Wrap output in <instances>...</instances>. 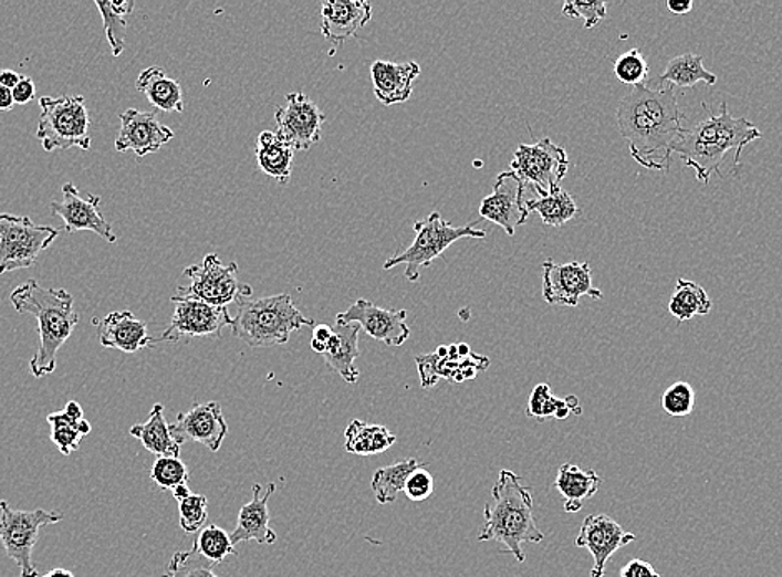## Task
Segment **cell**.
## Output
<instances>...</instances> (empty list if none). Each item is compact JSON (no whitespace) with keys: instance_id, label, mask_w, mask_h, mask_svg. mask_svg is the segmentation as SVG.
Instances as JSON below:
<instances>
[{"instance_id":"cell-1","label":"cell","mask_w":782,"mask_h":577,"mask_svg":"<svg viewBox=\"0 0 782 577\" xmlns=\"http://www.w3.org/2000/svg\"><path fill=\"white\" fill-rule=\"evenodd\" d=\"M618 127L636 164L668 171L686 128L675 88L638 85L618 105Z\"/></svg>"},{"instance_id":"cell-2","label":"cell","mask_w":782,"mask_h":577,"mask_svg":"<svg viewBox=\"0 0 782 577\" xmlns=\"http://www.w3.org/2000/svg\"><path fill=\"white\" fill-rule=\"evenodd\" d=\"M706 107V105H705ZM709 112L708 120L699 122L695 128H686L685 134L675 145L685 167L696 171V178L708 185L712 175L721 174L726 154L734 150V164L739 165L742 148L762 137L761 130L748 118L732 117L728 104L722 102L718 115Z\"/></svg>"},{"instance_id":"cell-3","label":"cell","mask_w":782,"mask_h":577,"mask_svg":"<svg viewBox=\"0 0 782 577\" xmlns=\"http://www.w3.org/2000/svg\"><path fill=\"white\" fill-rule=\"evenodd\" d=\"M11 303L22 315H32L38 319L41 345L31 359L32 375L35 378L52 375L58 369L59 349L79 325L74 296L67 290L45 288L35 280H28L11 293Z\"/></svg>"},{"instance_id":"cell-4","label":"cell","mask_w":782,"mask_h":577,"mask_svg":"<svg viewBox=\"0 0 782 577\" xmlns=\"http://www.w3.org/2000/svg\"><path fill=\"white\" fill-rule=\"evenodd\" d=\"M484 524L478 541H497L518 563L526 560L524 544H540L544 534L533 516V494L510 470H501L484 506Z\"/></svg>"},{"instance_id":"cell-5","label":"cell","mask_w":782,"mask_h":577,"mask_svg":"<svg viewBox=\"0 0 782 577\" xmlns=\"http://www.w3.org/2000/svg\"><path fill=\"white\" fill-rule=\"evenodd\" d=\"M237 305L233 335L252 348L285 345L293 332L315 325L286 293L259 300L243 298Z\"/></svg>"},{"instance_id":"cell-6","label":"cell","mask_w":782,"mask_h":577,"mask_svg":"<svg viewBox=\"0 0 782 577\" xmlns=\"http://www.w3.org/2000/svg\"><path fill=\"white\" fill-rule=\"evenodd\" d=\"M477 225L478 222L455 227L447 222L441 213L434 212L427 219L415 222L414 229L417 237H415L414 243L405 252L386 260L383 269L392 270L395 266H405V279L411 283L418 282L421 270L428 269L434 260L444 255L458 240L484 239L487 232L478 230Z\"/></svg>"},{"instance_id":"cell-7","label":"cell","mask_w":782,"mask_h":577,"mask_svg":"<svg viewBox=\"0 0 782 577\" xmlns=\"http://www.w3.org/2000/svg\"><path fill=\"white\" fill-rule=\"evenodd\" d=\"M39 104L42 114L39 117L38 138L45 151L91 148V115L82 95L42 97Z\"/></svg>"},{"instance_id":"cell-8","label":"cell","mask_w":782,"mask_h":577,"mask_svg":"<svg viewBox=\"0 0 782 577\" xmlns=\"http://www.w3.org/2000/svg\"><path fill=\"white\" fill-rule=\"evenodd\" d=\"M184 279L188 280V285L178 286L171 302L199 300L213 306H229L252 296V288L240 283L237 263L223 265L216 253L207 255L199 265L185 269Z\"/></svg>"},{"instance_id":"cell-9","label":"cell","mask_w":782,"mask_h":577,"mask_svg":"<svg viewBox=\"0 0 782 577\" xmlns=\"http://www.w3.org/2000/svg\"><path fill=\"white\" fill-rule=\"evenodd\" d=\"M64 520L59 511L14 510L8 501H0V543L9 559L21 569V577H39V569L32 560L39 534L44 526Z\"/></svg>"},{"instance_id":"cell-10","label":"cell","mask_w":782,"mask_h":577,"mask_svg":"<svg viewBox=\"0 0 782 577\" xmlns=\"http://www.w3.org/2000/svg\"><path fill=\"white\" fill-rule=\"evenodd\" d=\"M59 235L54 227L35 225L29 217L0 213V275L34 266Z\"/></svg>"},{"instance_id":"cell-11","label":"cell","mask_w":782,"mask_h":577,"mask_svg":"<svg viewBox=\"0 0 782 577\" xmlns=\"http://www.w3.org/2000/svg\"><path fill=\"white\" fill-rule=\"evenodd\" d=\"M510 167L524 188L530 187L538 197H548L560 190L570 160L563 147L550 138H541L536 144H521L514 151Z\"/></svg>"},{"instance_id":"cell-12","label":"cell","mask_w":782,"mask_h":577,"mask_svg":"<svg viewBox=\"0 0 782 577\" xmlns=\"http://www.w3.org/2000/svg\"><path fill=\"white\" fill-rule=\"evenodd\" d=\"M170 325L152 345L177 343L181 338L220 336L227 326L232 328L233 318L227 306H213L199 300H177Z\"/></svg>"},{"instance_id":"cell-13","label":"cell","mask_w":782,"mask_h":577,"mask_svg":"<svg viewBox=\"0 0 782 577\" xmlns=\"http://www.w3.org/2000/svg\"><path fill=\"white\" fill-rule=\"evenodd\" d=\"M285 101L275 111L277 135L293 150H309L322 138L325 115L303 92H292Z\"/></svg>"},{"instance_id":"cell-14","label":"cell","mask_w":782,"mask_h":577,"mask_svg":"<svg viewBox=\"0 0 782 577\" xmlns=\"http://www.w3.org/2000/svg\"><path fill=\"white\" fill-rule=\"evenodd\" d=\"M581 296L602 300V290L593 283L588 262L557 265L553 260L543 263V298L550 305L577 306Z\"/></svg>"},{"instance_id":"cell-15","label":"cell","mask_w":782,"mask_h":577,"mask_svg":"<svg viewBox=\"0 0 782 577\" xmlns=\"http://www.w3.org/2000/svg\"><path fill=\"white\" fill-rule=\"evenodd\" d=\"M170 431L180 447L184 443H200L217 453L229 434V424L223 417L222 405L207 401L178 415L170 424Z\"/></svg>"},{"instance_id":"cell-16","label":"cell","mask_w":782,"mask_h":577,"mask_svg":"<svg viewBox=\"0 0 782 577\" xmlns=\"http://www.w3.org/2000/svg\"><path fill=\"white\" fill-rule=\"evenodd\" d=\"M633 541H636V534L623 529L622 524L608 514H590L574 543L577 547L588 549L595 559L590 577H603L606 563Z\"/></svg>"},{"instance_id":"cell-17","label":"cell","mask_w":782,"mask_h":577,"mask_svg":"<svg viewBox=\"0 0 782 577\" xmlns=\"http://www.w3.org/2000/svg\"><path fill=\"white\" fill-rule=\"evenodd\" d=\"M336 322L356 323L366 335L386 346H402L410 338L405 310H385L368 300H356L346 312L336 315Z\"/></svg>"},{"instance_id":"cell-18","label":"cell","mask_w":782,"mask_h":577,"mask_svg":"<svg viewBox=\"0 0 782 577\" xmlns=\"http://www.w3.org/2000/svg\"><path fill=\"white\" fill-rule=\"evenodd\" d=\"M483 219L497 223L508 235L513 237L518 227L526 222L530 212L524 200V187L513 171H503L494 181L493 193L481 200Z\"/></svg>"},{"instance_id":"cell-19","label":"cell","mask_w":782,"mask_h":577,"mask_svg":"<svg viewBox=\"0 0 782 577\" xmlns=\"http://www.w3.org/2000/svg\"><path fill=\"white\" fill-rule=\"evenodd\" d=\"M62 197H64L62 202L51 203V210L54 216L64 220L65 232L74 233L88 230V232L97 233L105 242H117V235L112 230L111 223L98 212L101 197L88 196L87 199H84L71 181L62 185Z\"/></svg>"},{"instance_id":"cell-20","label":"cell","mask_w":782,"mask_h":577,"mask_svg":"<svg viewBox=\"0 0 782 577\" xmlns=\"http://www.w3.org/2000/svg\"><path fill=\"white\" fill-rule=\"evenodd\" d=\"M174 130L160 124L157 115L152 112L127 108L121 115V130L115 138V148L118 151H134L138 158H142L160 150L174 138Z\"/></svg>"},{"instance_id":"cell-21","label":"cell","mask_w":782,"mask_h":577,"mask_svg":"<svg viewBox=\"0 0 782 577\" xmlns=\"http://www.w3.org/2000/svg\"><path fill=\"white\" fill-rule=\"evenodd\" d=\"M417 366L421 373V385L424 388H431L441 378L453 382L475 378L478 371H483L490 366V359L475 353L463 358L458 355L457 345H441L430 355L417 356Z\"/></svg>"},{"instance_id":"cell-22","label":"cell","mask_w":782,"mask_h":577,"mask_svg":"<svg viewBox=\"0 0 782 577\" xmlns=\"http://www.w3.org/2000/svg\"><path fill=\"white\" fill-rule=\"evenodd\" d=\"M372 21L365 0H330L322 6V34L332 44H345Z\"/></svg>"},{"instance_id":"cell-23","label":"cell","mask_w":782,"mask_h":577,"mask_svg":"<svg viewBox=\"0 0 782 577\" xmlns=\"http://www.w3.org/2000/svg\"><path fill=\"white\" fill-rule=\"evenodd\" d=\"M421 69L417 62L376 61L372 64V81L375 97L383 105L405 104L410 101L414 84Z\"/></svg>"},{"instance_id":"cell-24","label":"cell","mask_w":782,"mask_h":577,"mask_svg":"<svg viewBox=\"0 0 782 577\" xmlns=\"http://www.w3.org/2000/svg\"><path fill=\"white\" fill-rule=\"evenodd\" d=\"M92 323L98 326V342L105 348L137 353L154 346V338L148 335L147 325L128 310L108 313L102 322L92 319Z\"/></svg>"},{"instance_id":"cell-25","label":"cell","mask_w":782,"mask_h":577,"mask_svg":"<svg viewBox=\"0 0 782 577\" xmlns=\"http://www.w3.org/2000/svg\"><path fill=\"white\" fill-rule=\"evenodd\" d=\"M277 486L270 483L265 493L260 484H253V497L250 503L243 504L237 520L236 529L230 534L233 546L240 543L256 541L259 544H273L277 541L275 531L270 527L269 500L275 493Z\"/></svg>"},{"instance_id":"cell-26","label":"cell","mask_w":782,"mask_h":577,"mask_svg":"<svg viewBox=\"0 0 782 577\" xmlns=\"http://www.w3.org/2000/svg\"><path fill=\"white\" fill-rule=\"evenodd\" d=\"M362 326L356 323L336 322L333 338L330 339L323 359L332 371L338 373L348 385H355L359 378L355 359L359 356L358 338Z\"/></svg>"},{"instance_id":"cell-27","label":"cell","mask_w":782,"mask_h":577,"mask_svg":"<svg viewBox=\"0 0 782 577\" xmlns=\"http://www.w3.org/2000/svg\"><path fill=\"white\" fill-rule=\"evenodd\" d=\"M602 484L603 478L595 470H583L571 463L561 464L554 480V487L563 496L566 513H577L584 501L592 500L598 493Z\"/></svg>"},{"instance_id":"cell-28","label":"cell","mask_w":782,"mask_h":577,"mask_svg":"<svg viewBox=\"0 0 782 577\" xmlns=\"http://www.w3.org/2000/svg\"><path fill=\"white\" fill-rule=\"evenodd\" d=\"M137 91L147 97L157 111L178 112L185 108L184 91L175 78L168 77L164 69L154 65L145 69L137 78Z\"/></svg>"},{"instance_id":"cell-29","label":"cell","mask_w":782,"mask_h":577,"mask_svg":"<svg viewBox=\"0 0 782 577\" xmlns=\"http://www.w3.org/2000/svg\"><path fill=\"white\" fill-rule=\"evenodd\" d=\"M131 434L140 441L148 453L157 458H180V444L175 441L170 431V423L165 420L164 405L157 403L152 408L150 417L145 423L134 424Z\"/></svg>"},{"instance_id":"cell-30","label":"cell","mask_w":782,"mask_h":577,"mask_svg":"<svg viewBox=\"0 0 782 577\" xmlns=\"http://www.w3.org/2000/svg\"><path fill=\"white\" fill-rule=\"evenodd\" d=\"M293 148L277 135L265 130L257 138V164L260 170L275 178L280 185H286L292 177Z\"/></svg>"},{"instance_id":"cell-31","label":"cell","mask_w":782,"mask_h":577,"mask_svg":"<svg viewBox=\"0 0 782 577\" xmlns=\"http://www.w3.org/2000/svg\"><path fill=\"white\" fill-rule=\"evenodd\" d=\"M397 443V437L382 424L353 420L345 431V450L358 457L385 453Z\"/></svg>"},{"instance_id":"cell-32","label":"cell","mask_w":782,"mask_h":577,"mask_svg":"<svg viewBox=\"0 0 782 577\" xmlns=\"http://www.w3.org/2000/svg\"><path fill=\"white\" fill-rule=\"evenodd\" d=\"M526 415L540 421L548 420V418L566 420L570 415H577V417L583 415V407H581L580 400L574 395L566 398H556L551 394L550 385L541 382L531 391Z\"/></svg>"},{"instance_id":"cell-33","label":"cell","mask_w":782,"mask_h":577,"mask_svg":"<svg viewBox=\"0 0 782 577\" xmlns=\"http://www.w3.org/2000/svg\"><path fill=\"white\" fill-rule=\"evenodd\" d=\"M661 84H671L672 87L689 88L702 82L706 85H716L718 77L706 71L702 57L698 54H682L669 61L666 71L659 77Z\"/></svg>"},{"instance_id":"cell-34","label":"cell","mask_w":782,"mask_h":577,"mask_svg":"<svg viewBox=\"0 0 782 577\" xmlns=\"http://www.w3.org/2000/svg\"><path fill=\"white\" fill-rule=\"evenodd\" d=\"M668 308L669 313L679 323H682L698 315H709L712 310V302L701 285L691 282V280L679 279L675 293L669 300Z\"/></svg>"},{"instance_id":"cell-35","label":"cell","mask_w":782,"mask_h":577,"mask_svg":"<svg viewBox=\"0 0 782 577\" xmlns=\"http://www.w3.org/2000/svg\"><path fill=\"white\" fill-rule=\"evenodd\" d=\"M417 468H420L415 458L392 466L379 468L372 480V490L379 504H389L397 501L398 494L404 493L408 478Z\"/></svg>"},{"instance_id":"cell-36","label":"cell","mask_w":782,"mask_h":577,"mask_svg":"<svg viewBox=\"0 0 782 577\" xmlns=\"http://www.w3.org/2000/svg\"><path fill=\"white\" fill-rule=\"evenodd\" d=\"M526 209L530 213H538L548 227H563L580 212L573 197L561 188L548 197L526 200Z\"/></svg>"},{"instance_id":"cell-37","label":"cell","mask_w":782,"mask_h":577,"mask_svg":"<svg viewBox=\"0 0 782 577\" xmlns=\"http://www.w3.org/2000/svg\"><path fill=\"white\" fill-rule=\"evenodd\" d=\"M190 553L212 566V564H222L229 556H236L237 550L226 529L217 524H209L197 533Z\"/></svg>"},{"instance_id":"cell-38","label":"cell","mask_w":782,"mask_h":577,"mask_svg":"<svg viewBox=\"0 0 782 577\" xmlns=\"http://www.w3.org/2000/svg\"><path fill=\"white\" fill-rule=\"evenodd\" d=\"M104 21L105 34L112 48L114 57H121L125 51V34H127V19L134 12V2L121 0V2H97Z\"/></svg>"},{"instance_id":"cell-39","label":"cell","mask_w":782,"mask_h":577,"mask_svg":"<svg viewBox=\"0 0 782 577\" xmlns=\"http://www.w3.org/2000/svg\"><path fill=\"white\" fill-rule=\"evenodd\" d=\"M84 420V418H82ZM79 421L65 413L64 410L58 413H51L48 417V423L51 424V440L59 448L64 457H71L72 453L81 447L82 434L79 431Z\"/></svg>"},{"instance_id":"cell-40","label":"cell","mask_w":782,"mask_h":577,"mask_svg":"<svg viewBox=\"0 0 782 577\" xmlns=\"http://www.w3.org/2000/svg\"><path fill=\"white\" fill-rule=\"evenodd\" d=\"M188 478H190V473H188L187 464L180 458L161 457L152 464L150 480L160 490L171 493L180 484H187Z\"/></svg>"},{"instance_id":"cell-41","label":"cell","mask_w":782,"mask_h":577,"mask_svg":"<svg viewBox=\"0 0 782 577\" xmlns=\"http://www.w3.org/2000/svg\"><path fill=\"white\" fill-rule=\"evenodd\" d=\"M180 527L187 534L200 533L209 520V500L204 494L191 493L187 500L178 503Z\"/></svg>"},{"instance_id":"cell-42","label":"cell","mask_w":782,"mask_h":577,"mask_svg":"<svg viewBox=\"0 0 782 577\" xmlns=\"http://www.w3.org/2000/svg\"><path fill=\"white\" fill-rule=\"evenodd\" d=\"M696 394L686 381L672 382L661 395V408L672 418L689 417L695 410Z\"/></svg>"},{"instance_id":"cell-43","label":"cell","mask_w":782,"mask_h":577,"mask_svg":"<svg viewBox=\"0 0 782 577\" xmlns=\"http://www.w3.org/2000/svg\"><path fill=\"white\" fill-rule=\"evenodd\" d=\"M613 71L622 84L633 85V87L645 85L649 75L648 62L643 57L639 49H632L623 54L613 65Z\"/></svg>"},{"instance_id":"cell-44","label":"cell","mask_w":782,"mask_h":577,"mask_svg":"<svg viewBox=\"0 0 782 577\" xmlns=\"http://www.w3.org/2000/svg\"><path fill=\"white\" fill-rule=\"evenodd\" d=\"M161 577H219L210 564H200V557L190 550L175 553L168 564L167 573Z\"/></svg>"},{"instance_id":"cell-45","label":"cell","mask_w":782,"mask_h":577,"mask_svg":"<svg viewBox=\"0 0 782 577\" xmlns=\"http://www.w3.org/2000/svg\"><path fill=\"white\" fill-rule=\"evenodd\" d=\"M606 11H608V6L603 0H596V2H566L563 6L564 18L570 19H583L584 29H593L596 24L606 19Z\"/></svg>"},{"instance_id":"cell-46","label":"cell","mask_w":782,"mask_h":577,"mask_svg":"<svg viewBox=\"0 0 782 577\" xmlns=\"http://www.w3.org/2000/svg\"><path fill=\"white\" fill-rule=\"evenodd\" d=\"M434 476H431L425 468L420 466L408 478L404 493L407 494L408 500L414 501V503H421V501L428 500V497L434 494Z\"/></svg>"},{"instance_id":"cell-47","label":"cell","mask_w":782,"mask_h":577,"mask_svg":"<svg viewBox=\"0 0 782 577\" xmlns=\"http://www.w3.org/2000/svg\"><path fill=\"white\" fill-rule=\"evenodd\" d=\"M619 577H661V574L643 559H632L619 570Z\"/></svg>"},{"instance_id":"cell-48","label":"cell","mask_w":782,"mask_h":577,"mask_svg":"<svg viewBox=\"0 0 782 577\" xmlns=\"http://www.w3.org/2000/svg\"><path fill=\"white\" fill-rule=\"evenodd\" d=\"M12 95H14V102L18 105H28L34 101L35 97V84L31 77L28 75H22L21 82L12 88Z\"/></svg>"},{"instance_id":"cell-49","label":"cell","mask_w":782,"mask_h":577,"mask_svg":"<svg viewBox=\"0 0 782 577\" xmlns=\"http://www.w3.org/2000/svg\"><path fill=\"white\" fill-rule=\"evenodd\" d=\"M332 338H333L332 326L316 325L315 329H313V338H312V342H310V346H312L313 352L320 353V355H323V353L326 352V346H329L330 339H332Z\"/></svg>"},{"instance_id":"cell-50","label":"cell","mask_w":782,"mask_h":577,"mask_svg":"<svg viewBox=\"0 0 782 577\" xmlns=\"http://www.w3.org/2000/svg\"><path fill=\"white\" fill-rule=\"evenodd\" d=\"M14 95H12L11 88L0 85V111H12V108H14Z\"/></svg>"},{"instance_id":"cell-51","label":"cell","mask_w":782,"mask_h":577,"mask_svg":"<svg viewBox=\"0 0 782 577\" xmlns=\"http://www.w3.org/2000/svg\"><path fill=\"white\" fill-rule=\"evenodd\" d=\"M21 77L22 75L18 74V72L8 71V69H6V71H0V85H4V87L11 88L12 91V88L21 82Z\"/></svg>"},{"instance_id":"cell-52","label":"cell","mask_w":782,"mask_h":577,"mask_svg":"<svg viewBox=\"0 0 782 577\" xmlns=\"http://www.w3.org/2000/svg\"><path fill=\"white\" fill-rule=\"evenodd\" d=\"M666 8H668V11L671 12V14L685 15L689 14L695 6H692L691 0H688V2H672V0H669Z\"/></svg>"},{"instance_id":"cell-53","label":"cell","mask_w":782,"mask_h":577,"mask_svg":"<svg viewBox=\"0 0 782 577\" xmlns=\"http://www.w3.org/2000/svg\"><path fill=\"white\" fill-rule=\"evenodd\" d=\"M64 411L71 415L72 418H75V420H82V418H84V410H82L81 403H77L75 400L69 401V403L65 405Z\"/></svg>"},{"instance_id":"cell-54","label":"cell","mask_w":782,"mask_h":577,"mask_svg":"<svg viewBox=\"0 0 782 577\" xmlns=\"http://www.w3.org/2000/svg\"><path fill=\"white\" fill-rule=\"evenodd\" d=\"M171 494H174L175 500L180 503V501L187 500V497L190 496L191 491L190 487H188V484H180V486H177L174 491H171Z\"/></svg>"},{"instance_id":"cell-55","label":"cell","mask_w":782,"mask_h":577,"mask_svg":"<svg viewBox=\"0 0 782 577\" xmlns=\"http://www.w3.org/2000/svg\"><path fill=\"white\" fill-rule=\"evenodd\" d=\"M42 577H75L74 574L71 573L69 569H62V567H58V569H52L49 570V573H45L44 576Z\"/></svg>"},{"instance_id":"cell-56","label":"cell","mask_w":782,"mask_h":577,"mask_svg":"<svg viewBox=\"0 0 782 577\" xmlns=\"http://www.w3.org/2000/svg\"><path fill=\"white\" fill-rule=\"evenodd\" d=\"M79 431H81L82 437H87L92 431L91 423L87 420L79 421Z\"/></svg>"}]
</instances>
